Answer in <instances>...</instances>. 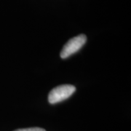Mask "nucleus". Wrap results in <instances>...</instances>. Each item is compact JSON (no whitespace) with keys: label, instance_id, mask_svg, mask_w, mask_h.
Instances as JSON below:
<instances>
[{"label":"nucleus","instance_id":"f03ea898","mask_svg":"<svg viewBox=\"0 0 131 131\" xmlns=\"http://www.w3.org/2000/svg\"><path fill=\"white\" fill-rule=\"evenodd\" d=\"M87 41V37L84 34H80L69 39L63 46L61 52V58L64 59L75 52L80 50Z\"/></svg>","mask_w":131,"mask_h":131},{"label":"nucleus","instance_id":"f257e3e1","mask_svg":"<svg viewBox=\"0 0 131 131\" xmlns=\"http://www.w3.org/2000/svg\"><path fill=\"white\" fill-rule=\"evenodd\" d=\"M76 90V88L71 84H63L57 86L50 92L48 101L51 104L59 103L69 98Z\"/></svg>","mask_w":131,"mask_h":131},{"label":"nucleus","instance_id":"7ed1b4c3","mask_svg":"<svg viewBox=\"0 0 131 131\" xmlns=\"http://www.w3.org/2000/svg\"><path fill=\"white\" fill-rule=\"evenodd\" d=\"M15 131H45V130L41 127H29L24 129H18Z\"/></svg>","mask_w":131,"mask_h":131}]
</instances>
